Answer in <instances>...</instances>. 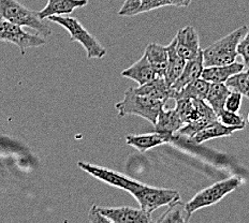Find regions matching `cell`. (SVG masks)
I'll list each match as a JSON object with an SVG mask.
<instances>
[{
  "label": "cell",
  "mask_w": 249,
  "mask_h": 223,
  "mask_svg": "<svg viewBox=\"0 0 249 223\" xmlns=\"http://www.w3.org/2000/svg\"><path fill=\"white\" fill-rule=\"evenodd\" d=\"M225 84L231 91L240 92L243 97L249 99V69L231 76Z\"/></svg>",
  "instance_id": "25"
},
{
  "label": "cell",
  "mask_w": 249,
  "mask_h": 223,
  "mask_svg": "<svg viewBox=\"0 0 249 223\" xmlns=\"http://www.w3.org/2000/svg\"><path fill=\"white\" fill-rule=\"evenodd\" d=\"M165 105L162 100L155 99V98L138 95L133 91V88L126 90L124 99L115 104V108L121 117L127 115H137L145 118L150 123L154 124L157 120L160 111Z\"/></svg>",
  "instance_id": "1"
},
{
  "label": "cell",
  "mask_w": 249,
  "mask_h": 223,
  "mask_svg": "<svg viewBox=\"0 0 249 223\" xmlns=\"http://www.w3.org/2000/svg\"><path fill=\"white\" fill-rule=\"evenodd\" d=\"M218 120L228 127L245 128V120H244V118L234 112L224 110L219 114V115H218Z\"/></svg>",
  "instance_id": "26"
},
{
  "label": "cell",
  "mask_w": 249,
  "mask_h": 223,
  "mask_svg": "<svg viewBox=\"0 0 249 223\" xmlns=\"http://www.w3.org/2000/svg\"><path fill=\"white\" fill-rule=\"evenodd\" d=\"M98 209L101 214L107 218L110 223H150L153 222L152 217L145 214L141 208H131V207H99Z\"/></svg>",
  "instance_id": "9"
},
{
  "label": "cell",
  "mask_w": 249,
  "mask_h": 223,
  "mask_svg": "<svg viewBox=\"0 0 249 223\" xmlns=\"http://www.w3.org/2000/svg\"><path fill=\"white\" fill-rule=\"evenodd\" d=\"M88 0H49L48 4L39 11L40 18H48L52 15H69L75 9L87 6Z\"/></svg>",
  "instance_id": "17"
},
{
  "label": "cell",
  "mask_w": 249,
  "mask_h": 223,
  "mask_svg": "<svg viewBox=\"0 0 249 223\" xmlns=\"http://www.w3.org/2000/svg\"><path fill=\"white\" fill-rule=\"evenodd\" d=\"M184 122L181 120L179 114L175 108L163 107L160 111L157 120L154 124L155 132L167 134L170 137H174V134L179 131V129L184 127Z\"/></svg>",
  "instance_id": "12"
},
{
  "label": "cell",
  "mask_w": 249,
  "mask_h": 223,
  "mask_svg": "<svg viewBox=\"0 0 249 223\" xmlns=\"http://www.w3.org/2000/svg\"><path fill=\"white\" fill-rule=\"evenodd\" d=\"M210 87V82L205 81L202 77H199L193 81L189 84H187L185 87L181 88L178 91H173L172 99H198V100H205L207 90Z\"/></svg>",
  "instance_id": "21"
},
{
  "label": "cell",
  "mask_w": 249,
  "mask_h": 223,
  "mask_svg": "<svg viewBox=\"0 0 249 223\" xmlns=\"http://www.w3.org/2000/svg\"><path fill=\"white\" fill-rule=\"evenodd\" d=\"M204 69V62H203V54L201 53L194 59L187 60L185 68L181 72L179 77L176 80L171 88L173 91H178L181 88L185 87L187 84H189L193 81L199 79L202 75V72Z\"/></svg>",
  "instance_id": "15"
},
{
  "label": "cell",
  "mask_w": 249,
  "mask_h": 223,
  "mask_svg": "<svg viewBox=\"0 0 249 223\" xmlns=\"http://www.w3.org/2000/svg\"><path fill=\"white\" fill-rule=\"evenodd\" d=\"M167 50H168L169 59H168V68H167V72H165L164 79L170 86H172L173 83L178 79L179 75L181 74V72H183L187 60H185L183 57L179 56L178 54V51H176L175 38L172 40V42L167 46Z\"/></svg>",
  "instance_id": "23"
},
{
  "label": "cell",
  "mask_w": 249,
  "mask_h": 223,
  "mask_svg": "<svg viewBox=\"0 0 249 223\" xmlns=\"http://www.w3.org/2000/svg\"><path fill=\"white\" fill-rule=\"evenodd\" d=\"M242 99H243V95H241L240 92L230 91L225 102V110L237 113L240 111L241 105H242Z\"/></svg>",
  "instance_id": "27"
},
{
  "label": "cell",
  "mask_w": 249,
  "mask_h": 223,
  "mask_svg": "<svg viewBox=\"0 0 249 223\" xmlns=\"http://www.w3.org/2000/svg\"><path fill=\"white\" fill-rule=\"evenodd\" d=\"M121 74L124 77H128V79L137 82L139 86L157 77V74L155 73L152 65L149 64L147 57L145 55L129 68L124 70Z\"/></svg>",
  "instance_id": "18"
},
{
  "label": "cell",
  "mask_w": 249,
  "mask_h": 223,
  "mask_svg": "<svg viewBox=\"0 0 249 223\" xmlns=\"http://www.w3.org/2000/svg\"><path fill=\"white\" fill-rule=\"evenodd\" d=\"M190 217L188 216L185 208V204L179 201H176L174 203L170 204L169 209L165 211V214L159 218L157 222H188Z\"/></svg>",
  "instance_id": "24"
},
{
  "label": "cell",
  "mask_w": 249,
  "mask_h": 223,
  "mask_svg": "<svg viewBox=\"0 0 249 223\" xmlns=\"http://www.w3.org/2000/svg\"><path fill=\"white\" fill-rule=\"evenodd\" d=\"M169 6H173L176 8H187L190 6L193 0H167Z\"/></svg>",
  "instance_id": "30"
},
{
  "label": "cell",
  "mask_w": 249,
  "mask_h": 223,
  "mask_svg": "<svg viewBox=\"0 0 249 223\" xmlns=\"http://www.w3.org/2000/svg\"><path fill=\"white\" fill-rule=\"evenodd\" d=\"M172 138L173 137L158 132L145 134H129L126 137V143L129 146L139 150L140 153H145L154 147L170 143L172 141Z\"/></svg>",
  "instance_id": "11"
},
{
  "label": "cell",
  "mask_w": 249,
  "mask_h": 223,
  "mask_svg": "<svg viewBox=\"0 0 249 223\" xmlns=\"http://www.w3.org/2000/svg\"><path fill=\"white\" fill-rule=\"evenodd\" d=\"M175 50L185 60L196 58L201 53L200 39L193 26H186L178 31L175 37Z\"/></svg>",
  "instance_id": "10"
},
{
  "label": "cell",
  "mask_w": 249,
  "mask_h": 223,
  "mask_svg": "<svg viewBox=\"0 0 249 223\" xmlns=\"http://www.w3.org/2000/svg\"><path fill=\"white\" fill-rule=\"evenodd\" d=\"M247 28L248 26H242L227 34L226 37L207 46L206 49L202 50L204 67L229 65L236 61L238 56L237 45L247 33Z\"/></svg>",
  "instance_id": "2"
},
{
  "label": "cell",
  "mask_w": 249,
  "mask_h": 223,
  "mask_svg": "<svg viewBox=\"0 0 249 223\" xmlns=\"http://www.w3.org/2000/svg\"><path fill=\"white\" fill-rule=\"evenodd\" d=\"M240 185L241 180L236 177H233L218 181V183L207 187V188L196 193L188 203L185 204L187 214L190 217L196 210L217 204L218 202L226 198L228 194L235 191Z\"/></svg>",
  "instance_id": "5"
},
{
  "label": "cell",
  "mask_w": 249,
  "mask_h": 223,
  "mask_svg": "<svg viewBox=\"0 0 249 223\" xmlns=\"http://www.w3.org/2000/svg\"><path fill=\"white\" fill-rule=\"evenodd\" d=\"M247 121H248V123H249V113H248V115H247Z\"/></svg>",
  "instance_id": "31"
},
{
  "label": "cell",
  "mask_w": 249,
  "mask_h": 223,
  "mask_svg": "<svg viewBox=\"0 0 249 223\" xmlns=\"http://www.w3.org/2000/svg\"><path fill=\"white\" fill-rule=\"evenodd\" d=\"M133 91L138 95L148 96L164 102L172 99L173 93L172 88H171L163 76L155 77L154 80L145 83L143 85H140L137 88H133Z\"/></svg>",
  "instance_id": "13"
},
{
  "label": "cell",
  "mask_w": 249,
  "mask_h": 223,
  "mask_svg": "<svg viewBox=\"0 0 249 223\" xmlns=\"http://www.w3.org/2000/svg\"><path fill=\"white\" fill-rule=\"evenodd\" d=\"M230 91L225 83H210L204 101L217 114V116L225 110V102Z\"/></svg>",
  "instance_id": "22"
},
{
  "label": "cell",
  "mask_w": 249,
  "mask_h": 223,
  "mask_svg": "<svg viewBox=\"0 0 249 223\" xmlns=\"http://www.w3.org/2000/svg\"><path fill=\"white\" fill-rule=\"evenodd\" d=\"M237 55L242 57L244 66L247 67V69H249V25L247 28V33L237 45Z\"/></svg>",
  "instance_id": "28"
},
{
  "label": "cell",
  "mask_w": 249,
  "mask_h": 223,
  "mask_svg": "<svg viewBox=\"0 0 249 223\" xmlns=\"http://www.w3.org/2000/svg\"><path fill=\"white\" fill-rule=\"evenodd\" d=\"M50 22L60 25L70 34L71 42H79L84 48L88 59H101L107 55V50L103 48L92 34H90L79 19L70 17L69 15H52Z\"/></svg>",
  "instance_id": "3"
},
{
  "label": "cell",
  "mask_w": 249,
  "mask_h": 223,
  "mask_svg": "<svg viewBox=\"0 0 249 223\" xmlns=\"http://www.w3.org/2000/svg\"><path fill=\"white\" fill-rule=\"evenodd\" d=\"M0 18L22 27L35 29L43 37H49L52 34V29L43 22L42 18H40L39 12L26 8L18 0H0Z\"/></svg>",
  "instance_id": "4"
},
{
  "label": "cell",
  "mask_w": 249,
  "mask_h": 223,
  "mask_svg": "<svg viewBox=\"0 0 249 223\" xmlns=\"http://www.w3.org/2000/svg\"><path fill=\"white\" fill-rule=\"evenodd\" d=\"M0 42L12 43L17 45L23 56L29 48H39L46 43L43 37L39 34H30L23 29L22 26L13 24L9 20L0 18Z\"/></svg>",
  "instance_id": "7"
},
{
  "label": "cell",
  "mask_w": 249,
  "mask_h": 223,
  "mask_svg": "<svg viewBox=\"0 0 249 223\" xmlns=\"http://www.w3.org/2000/svg\"><path fill=\"white\" fill-rule=\"evenodd\" d=\"M88 218H89V221L93 222V223H97V222H103V223H110L108 221L107 218H106L103 216L101 212L98 209V206L97 205H93L91 207V209L89 210V214H88Z\"/></svg>",
  "instance_id": "29"
},
{
  "label": "cell",
  "mask_w": 249,
  "mask_h": 223,
  "mask_svg": "<svg viewBox=\"0 0 249 223\" xmlns=\"http://www.w3.org/2000/svg\"><path fill=\"white\" fill-rule=\"evenodd\" d=\"M168 6L169 2L167 0H126L118 11V15L124 17H136Z\"/></svg>",
  "instance_id": "16"
},
{
  "label": "cell",
  "mask_w": 249,
  "mask_h": 223,
  "mask_svg": "<svg viewBox=\"0 0 249 223\" xmlns=\"http://www.w3.org/2000/svg\"><path fill=\"white\" fill-rule=\"evenodd\" d=\"M77 165H79L80 169L85 171L87 174L91 175L92 177L99 179L103 181V183H106L110 186L116 187V188L127 191V192L130 194L136 192L140 187L143 185L142 183H139V181L134 180L130 177H127V176H124L121 173L115 172V171L103 168V167H99V165H95V164L82 162V161L77 162Z\"/></svg>",
  "instance_id": "8"
},
{
  "label": "cell",
  "mask_w": 249,
  "mask_h": 223,
  "mask_svg": "<svg viewBox=\"0 0 249 223\" xmlns=\"http://www.w3.org/2000/svg\"><path fill=\"white\" fill-rule=\"evenodd\" d=\"M144 55L147 57L149 64L152 65L157 76L165 75L168 68V50L167 46L157 43H149L145 49Z\"/></svg>",
  "instance_id": "19"
},
{
  "label": "cell",
  "mask_w": 249,
  "mask_h": 223,
  "mask_svg": "<svg viewBox=\"0 0 249 223\" xmlns=\"http://www.w3.org/2000/svg\"><path fill=\"white\" fill-rule=\"evenodd\" d=\"M243 62L234 61L229 65L204 67L201 77L210 83H226L231 76L244 70Z\"/></svg>",
  "instance_id": "14"
},
{
  "label": "cell",
  "mask_w": 249,
  "mask_h": 223,
  "mask_svg": "<svg viewBox=\"0 0 249 223\" xmlns=\"http://www.w3.org/2000/svg\"><path fill=\"white\" fill-rule=\"evenodd\" d=\"M145 214L152 216L155 210L161 208L180 200V194L175 190L156 188L147 185H142L131 194Z\"/></svg>",
  "instance_id": "6"
},
{
  "label": "cell",
  "mask_w": 249,
  "mask_h": 223,
  "mask_svg": "<svg viewBox=\"0 0 249 223\" xmlns=\"http://www.w3.org/2000/svg\"><path fill=\"white\" fill-rule=\"evenodd\" d=\"M243 127H228L222 124L219 120H217L214 123L210 124L209 127L204 128L203 130L196 133L194 137H191V139L196 144H202L214 138L230 137L234 132L243 130Z\"/></svg>",
  "instance_id": "20"
}]
</instances>
